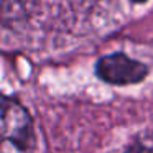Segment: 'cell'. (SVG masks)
<instances>
[{"mask_svg":"<svg viewBox=\"0 0 153 153\" xmlns=\"http://www.w3.org/2000/svg\"><path fill=\"white\" fill-rule=\"evenodd\" d=\"M2 153H33L36 135L30 114L13 99L2 102Z\"/></svg>","mask_w":153,"mask_h":153,"instance_id":"1","label":"cell"},{"mask_svg":"<svg viewBox=\"0 0 153 153\" xmlns=\"http://www.w3.org/2000/svg\"><path fill=\"white\" fill-rule=\"evenodd\" d=\"M96 73L100 79L109 84L127 86V84L140 82L148 74V69L143 63L130 59L123 53H114L97 61Z\"/></svg>","mask_w":153,"mask_h":153,"instance_id":"2","label":"cell"},{"mask_svg":"<svg viewBox=\"0 0 153 153\" xmlns=\"http://www.w3.org/2000/svg\"><path fill=\"white\" fill-rule=\"evenodd\" d=\"M127 153H153V148L145 143H133Z\"/></svg>","mask_w":153,"mask_h":153,"instance_id":"3","label":"cell"},{"mask_svg":"<svg viewBox=\"0 0 153 153\" xmlns=\"http://www.w3.org/2000/svg\"><path fill=\"white\" fill-rule=\"evenodd\" d=\"M135 4H143V2H146V0H133Z\"/></svg>","mask_w":153,"mask_h":153,"instance_id":"4","label":"cell"}]
</instances>
